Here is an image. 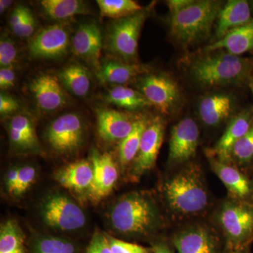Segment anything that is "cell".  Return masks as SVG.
Wrapping results in <instances>:
<instances>
[{
  "mask_svg": "<svg viewBox=\"0 0 253 253\" xmlns=\"http://www.w3.org/2000/svg\"><path fill=\"white\" fill-rule=\"evenodd\" d=\"M31 12V10L26 6H18L16 7L10 18V26L11 28L13 29L19 26Z\"/></svg>",
  "mask_w": 253,
  "mask_h": 253,
  "instance_id": "41",
  "label": "cell"
},
{
  "mask_svg": "<svg viewBox=\"0 0 253 253\" xmlns=\"http://www.w3.org/2000/svg\"><path fill=\"white\" fill-rule=\"evenodd\" d=\"M141 71L142 69L134 65L107 60L100 65L96 76L103 83L121 86L130 81Z\"/></svg>",
  "mask_w": 253,
  "mask_h": 253,
  "instance_id": "24",
  "label": "cell"
},
{
  "mask_svg": "<svg viewBox=\"0 0 253 253\" xmlns=\"http://www.w3.org/2000/svg\"><path fill=\"white\" fill-rule=\"evenodd\" d=\"M154 253H172L168 246L164 244L156 245L154 248Z\"/></svg>",
  "mask_w": 253,
  "mask_h": 253,
  "instance_id": "44",
  "label": "cell"
},
{
  "mask_svg": "<svg viewBox=\"0 0 253 253\" xmlns=\"http://www.w3.org/2000/svg\"><path fill=\"white\" fill-rule=\"evenodd\" d=\"M103 38L99 26L94 23L81 24L72 40L73 52L95 67L99 68Z\"/></svg>",
  "mask_w": 253,
  "mask_h": 253,
  "instance_id": "14",
  "label": "cell"
},
{
  "mask_svg": "<svg viewBox=\"0 0 253 253\" xmlns=\"http://www.w3.org/2000/svg\"><path fill=\"white\" fill-rule=\"evenodd\" d=\"M221 4L216 1H194L176 14L171 15L170 31L178 41L191 44L210 33L217 19Z\"/></svg>",
  "mask_w": 253,
  "mask_h": 253,
  "instance_id": "3",
  "label": "cell"
},
{
  "mask_svg": "<svg viewBox=\"0 0 253 253\" xmlns=\"http://www.w3.org/2000/svg\"><path fill=\"white\" fill-rule=\"evenodd\" d=\"M55 177L68 189L77 191L89 190L94 181V168L89 161H80L60 169Z\"/></svg>",
  "mask_w": 253,
  "mask_h": 253,
  "instance_id": "20",
  "label": "cell"
},
{
  "mask_svg": "<svg viewBox=\"0 0 253 253\" xmlns=\"http://www.w3.org/2000/svg\"><path fill=\"white\" fill-rule=\"evenodd\" d=\"M231 253H245L241 252V251H234V252H232Z\"/></svg>",
  "mask_w": 253,
  "mask_h": 253,
  "instance_id": "48",
  "label": "cell"
},
{
  "mask_svg": "<svg viewBox=\"0 0 253 253\" xmlns=\"http://www.w3.org/2000/svg\"><path fill=\"white\" fill-rule=\"evenodd\" d=\"M163 135L164 122L162 118H154L143 133L139 152L134 159V172L135 174H143L154 167L162 146Z\"/></svg>",
  "mask_w": 253,
  "mask_h": 253,
  "instance_id": "12",
  "label": "cell"
},
{
  "mask_svg": "<svg viewBox=\"0 0 253 253\" xmlns=\"http://www.w3.org/2000/svg\"><path fill=\"white\" fill-rule=\"evenodd\" d=\"M251 8L245 0H231L221 8L217 17L216 36L217 41L229 32L251 21Z\"/></svg>",
  "mask_w": 253,
  "mask_h": 253,
  "instance_id": "19",
  "label": "cell"
},
{
  "mask_svg": "<svg viewBox=\"0 0 253 253\" xmlns=\"http://www.w3.org/2000/svg\"><path fill=\"white\" fill-rule=\"evenodd\" d=\"M211 163L214 172L231 195L237 198H244L249 195V181L237 169L219 160L212 159Z\"/></svg>",
  "mask_w": 253,
  "mask_h": 253,
  "instance_id": "25",
  "label": "cell"
},
{
  "mask_svg": "<svg viewBox=\"0 0 253 253\" xmlns=\"http://www.w3.org/2000/svg\"><path fill=\"white\" fill-rule=\"evenodd\" d=\"M18 168H12L8 171L6 176V185L8 191L14 194L18 182Z\"/></svg>",
  "mask_w": 253,
  "mask_h": 253,
  "instance_id": "42",
  "label": "cell"
},
{
  "mask_svg": "<svg viewBox=\"0 0 253 253\" xmlns=\"http://www.w3.org/2000/svg\"><path fill=\"white\" fill-rule=\"evenodd\" d=\"M192 0H170L168 1V6L171 15L179 12L193 2Z\"/></svg>",
  "mask_w": 253,
  "mask_h": 253,
  "instance_id": "43",
  "label": "cell"
},
{
  "mask_svg": "<svg viewBox=\"0 0 253 253\" xmlns=\"http://www.w3.org/2000/svg\"><path fill=\"white\" fill-rule=\"evenodd\" d=\"M74 246L66 240L56 237L43 238L38 241L35 253H74Z\"/></svg>",
  "mask_w": 253,
  "mask_h": 253,
  "instance_id": "32",
  "label": "cell"
},
{
  "mask_svg": "<svg viewBox=\"0 0 253 253\" xmlns=\"http://www.w3.org/2000/svg\"><path fill=\"white\" fill-rule=\"evenodd\" d=\"M139 86L150 104L165 114L171 112L179 101L177 84L166 76L149 75L141 79Z\"/></svg>",
  "mask_w": 253,
  "mask_h": 253,
  "instance_id": "8",
  "label": "cell"
},
{
  "mask_svg": "<svg viewBox=\"0 0 253 253\" xmlns=\"http://www.w3.org/2000/svg\"><path fill=\"white\" fill-rule=\"evenodd\" d=\"M41 213L46 224L58 230H77L86 222L83 210L62 194H53L46 198L42 205Z\"/></svg>",
  "mask_w": 253,
  "mask_h": 253,
  "instance_id": "5",
  "label": "cell"
},
{
  "mask_svg": "<svg viewBox=\"0 0 253 253\" xmlns=\"http://www.w3.org/2000/svg\"><path fill=\"white\" fill-rule=\"evenodd\" d=\"M219 220L233 244L244 242L253 233V211L242 205L226 203L221 208Z\"/></svg>",
  "mask_w": 253,
  "mask_h": 253,
  "instance_id": "10",
  "label": "cell"
},
{
  "mask_svg": "<svg viewBox=\"0 0 253 253\" xmlns=\"http://www.w3.org/2000/svg\"><path fill=\"white\" fill-rule=\"evenodd\" d=\"M18 101L14 98L1 93L0 94V113L1 115L9 114L18 109Z\"/></svg>",
  "mask_w": 253,
  "mask_h": 253,
  "instance_id": "40",
  "label": "cell"
},
{
  "mask_svg": "<svg viewBox=\"0 0 253 253\" xmlns=\"http://www.w3.org/2000/svg\"><path fill=\"white\" fill-rule=\"evenodd\" d=\"M30 89L38 107L44 111H53L66 104V98L57 78L49 74L40 75L32 81Z\"/></svg>",
  "mask_w": 253,
  "mask_h": 253,
  "instance_id": "15",
  "label": "cell"
},
{
  "mask_svg": "<svg viewBox=\"0 0 253 253\" xmlns=\"http://www.w3.org/2000/svg\"><path fill=\"white\" fill-rule=\"evenodd\" d=\"M101 16L123 18L142 11V7L132 0H98Z\"/></svg>",
  "mask_w": 253,
  "mask_h": 253,
  "instance_id": "30",
  "label": "cell"
},
{
  "mask_svg": "<svg viewBox=\"0 0 253 253\" xmlns=\"http://www.w3.org/2000/svg\"><path fill=\"white\" fill-rule=\"evenodd\" d=\"M199 139V126L194 120L190 118L181 120L171 131L169 161L180 163L192 158L196 154Z\"/></svg>",
  "mask_w": 253,
  "mask_h": 253,
  "instance_id": "11",
  "label": "cell"
},
{
  "mask_svg": "<svg viewBox=\"0 0 253 253\" xmlns=\"http://www.w3.org/2000/svg\"><path fill=\"white\" fill-rule=\"evenodd\" d=\"M164 193L169 207L179 214H196L208 205L207 191L196 168H186L166 181Z\"/></svg>",
  "mask_w": 253,
  "mask_h": 253,
  "instance_id": "1",
  "label": "cell"
},
{
  "mask_svg": "<svg viewBox=\"0 0 253 253\" xmlns=\"http://www.w3.org/2000/svg\"><path fill=\"white\" fill-rule=\"evenodd\" d=\"M231 156L241 163H246L253 157V124L249 130L234 144Z\"/></svg>",
  "mask_w": 253,
  "mask_h": 253,
  "instance_id": "33",
  "label": "cell"
},
{
  "mask_svg": "<svg viewBox=\"0 0 253 253\" xmlns=\"http://www.w3.org/2000/svg\"><path fill=\"white\" fill-rule=\"evenodd\" d=\"M91 163L94 168V181L89 191L93 199H104L111 192L118 180L117 167L111 155L91 151Z\"/></svg>",
  "mask_w": 253,
  "mask_h": 253,
  "instance_id": "13",
  "label": "cell"
},
{
  "mask_svg": "<svg viewBox=\"0 0 253 253\" xmlns=\"http://www.w3.org/2000/svg\"><path fill=\"white\" fill-rule=\"evenodd\" d=\"M251 126L248 113H241L231 121L214 149L219 161L225 163L230 159L234 144L249 130Z\"/></svg>",
  "mask_w": 253,
  "mask_h": 253,
  "instance_id": "21",
  "label": "cell"
},
{
  "mask_svg": "<svg viewBox=\"0 0 253 253\" xmlns=\"http://www.w3.org/2000/svg\"><path fill=\"white\" fill-rule=\"evenodd\" d=\"M83 122L76 113H67L56 118L46 131V139L54 151L66 154L76 151L83 139Z\"/></svg>",
  "mask_w": 253,
  "mask_h": 253,
  "instance_id": "7",
  "label": "cell"
},
{
  "mask_svg": "<svg viewBox=\"0 0 253 253\" xmlns=\"http://www.w3.org/2000/svg\"><path fill=\"white\" fill-rule=\"evenodd\" d=\"M17 51L9 38L1 37L0 41V65L1 68L12 67L16 61Z\"/></svg>",
  "mask_w": 253,
  "mask_h": 253,
  "instance_id": "34",
  "label": "cell"
},
{
  "mask_svg": "<svg viewBox=\"0 0 253 253\" xmlns=\"http://www.w3.org/2000/svg\"><path fill=\"white\" fill-rule=\"evenodd\" d=\"M149 125L146 118L134 121L132 130L121 141L119 146V159L123 165H126L135 159L139 152L143 133Z\"/></svg>",
  "mask_w": 253,
  "mask_h": 253,
  "instance_id": "28",
  "label": "cell"
},
{
  "mask_svg": "<svg viewBox=\"0 0 253 253\" xmlns=\"http://www.w3.org/2000/svg\"><path fill=\"white\" fill-rule=\"evenodd\" d=\"M41 4L45 14L55 20L67 19L89 13L84 2L78 0H43Z\"/></svg>",
  "mask_w": 253,
  "mask_h": 253,
  "instance_id": "26",
  "label": "cell"
},
{
  "mask_svg": "<svg viewBox=\"0 0 253 253\" xmlns=\"http://www.w3.org/2000/svg\"><path fill=\"white\" fill-rule=\"evenodd\" d=\"M36 28V21L32 12L28 15L27 17L23 20V22L17 27L13 28L16 36L21 38H27L32 36L35 32Z\"/></svg>",
  "mask_w": 253,
  "mask_h": 253,
  "instance_id": "38",
  "label": "cell"
},
{
  "mask_svg": "<svg viewBox=\"0 0 253 253\" xmlns=\"http://www.w3.org/2000/svg\"><path fill=\"white\" fill-rule=\"evenodd\" d=\"M106 100L111 104L131 111L151 105L141 92L123 85L115 86L109 91Z\"/></svg>",
  "mask_w": 253,
  "mask_h": 253,
  "instance_id": "29",
  "label": "cell"
},
{
  "mask_svg": "<svg viewBox=\"0 0 253 253\" xmlns=\"http://www.w3.org/2000/svg\"><path fill=\"white\" fill-rule=\"evenodd\" d=\"M146 18V13L141 11L114 22L108 36L109 49L126 61L134 59L137 55L139 34Z\"/></svg>",
  "mask_w": 253,
  "mask_h": 253,
  "instance_id": "6",
  "label": "cell"
},
{
  "mask_svg": "<svg viewBox=\"0 0 253 253\" xmlns=\"http://www.w3.org/2000/svg\"><path fill=\"white\" fill-rule=\"evenodd\" d=\"M249 68L246 60L221 51L197 60L191 67V73L201 84L212 86L242 81L249 74Z\"/></svg>",
  "mask_w": 253,
  "mask_h": 253,
  "instance_id": "4",
  "label": "cell"
},
{
  "mask_svg": "<svg viewBox=\"0 0 253 253\" xmlns=\"http://www.w3.org/2000/svg\"><path fill=\"white\" fill-rule=\"evenodd\" d=\"M199 110L205 124L217 126L230 116L233 111L232 101L227 95H211L201 101Z\"/></svg>",
  "mask_w": 253,
  "mask_h": 253,
  "instance_id": "23",
  "label": "cell"
},
{
  "mask_svg": "<svg viewBox=\"0 0 253 253\" xmlns=\"http://www.w3.org/2000/svg\"><path fill=\"white\" fill-rule=\"evenodd\" d=\"M13 1L9 0H1L0 1V13L3 14L8 8L12 4Z\"/></svg>",
  "mask_w": 253,
  "mask_h": 253,
  "instance_id": "45",
  "label": "cell"
},
{
  "mask_svg": "<svg viewBox=\"0 0 253 253\" xmlns=\"http://www.w3.org/2000/svg\"><path fill=\"white\" fill-rule=\"evenodd\" d=\"M16 75L12 67L1 68L0 70V87L6 89L14 85Z\"/></svg>",
  "mask_w": 253,
  "mask_h": 253,
  "instance_id": "39",
  "label": "cell"
},
{
  "mask_svg": "<svg viewBox=\"0 0 253 253\" xmlns=\"http://www.w3.org/2000/svg\"><path fill=\"white\" fill-rule=\"evenodd\" d=\"M158 221L154 203L139 194L124 196L115 204L111 213L113 227L123 234H146L156 229Z\"/></svg>",
  "mask_w": 253,
  "mask_h": 253,
  "instance_id": "2",
  "label": "cell"
},
{
  "mask_svg": "<svg viewBox=\"0 0 253 253\" xmlns=\"http://www.w3.org/2000/svg\"><path fill=\"white\" fill-rule=\"evenodd\" d=\"M14 253H23V250L22 249L19 250V251H16V252Z\"/></svg>",
  "mask_w": 253,
  "mask_h": 253,
  "instance_id": "47",
  "label": "cell"
},
{
  "mask_svg": "<svg viewBox=\"0 0 253 253\" xmlns=\"http://www.w3.org/2000/svg\"><path fill=\"white\" fill-rule=\"evenodd\" d=\"M250 87H251V90H252L253 93V80H251V82H250Z\"/></svg>",
  "mask_w": 253,
  "mask_h": 253,
  "instance_id": "46",
  "label": "cell"
},
{
  "mask_svg": "<svg viewBox=\"0 0 253 253\" xmlns=\"http://www.w3.org/2000/svg\"><path fill=\"white\" fill-rule=\"evenodd\" d=\"M113 253H148L146 248L139 245L125 242L113 238H109Z\"/></svg>",
  "mask_w": 253,
  "mask_h": 253,
  "instance_id": "36",
  "label": "cell"
},
{
  "mask_svg": "<svg viewBox=\"0 0 253 253\" xmlns=\"http://www.w3.org/2000/svg\"><path fill=\"white\" fill-rule=\"evenodd\" d=\"M10 141L14 147L25 151L39 149V142L33 121L25 115H17L8 126Z\"/></svg>",
  "mask_w": 253,
  "mask_h": 253,
  "instance_id": "22",
  "label": "cell"
},
{
  "mask_svg": "<svg viewBox=\"0 0 253 253\" xmlns=\"http://www.w3.org/2000/svg\"><path fill=\"white\" fill-rule=\"evenodd\" d=\"M86 253H113L109 238L102 234H95L91 239Z\"/></svg>",
  "mask_w": 253,
  "mask_h": 253,
  "instance_id": "37",
  "label": "cell"
},
{
  "mask_svg": "<svg viewBox=\"0 0 253 253\" xmlns=\"http://www.w3.org/2000/svg\"><path fill=\"white\" fill-rule=\"evenodd\" d=\"M253 49V20L232 30L224 38L205 48L206 52L224 50L239 56Z\"/></svg>",
  "mask_w": 253,
  "mask_h": 253,
  "instance_id": "18",
  "label": "cell"
},
{
  "mask_svg": "<svg viewBox=\"0 0 253 253\" xmlns=\"http://www.w3.org/2000/svg\"><path fill=\"white\" fill-rule=\"evenodd\" d=\"M69 46L68 31L60 24L43 28L30 40L28 49L32 56L54 59L66 54Z\"/></svg>",
  "mask_w": 253,
  "mask_h": 253,
  "instance_id": "9",
  "label": "cell"
},
{
  "mask_svg": "<svg viewBox=\"0 0 253 253\" xmlns=\"http://www.w3.org/2000/svg\"><path fill=\"white\" fill-rule=\"evenodd\" d=\"M36 171L31 166L18 168V182L14 194L20 196L27 191L36 179Z\"/></svg>",
  "mask_w": 253,
  "mask_h": 253,
  "instance_id": "35",
  "label": "cell"
},
{
  "mask_svg": "<svg viewBox=\"0 0 253 253\" xmlns=\"http://www.w3.org/2000/svg\"><path fill=\"white\" fill-rule=\"evenodd\" d=\"M23 234L14 221H7L0 231V253H14L22 249Z\"/></svg>",
  "mask_w": 253,
  "mask_h": 253,
  "instance_id": "31",
  "label": "cell"
},
{
  "mask_svg": "<svg viewBox=\"0 0 253 253\" xmlns=\"http://www.w3.org/2000/svg\"><path fill=\"white\" fill-rule=\"evenodd\" d=\"M59 78L68 90L78 96H84L90 89V79L86 69L79 64H72L63 68Z\"/></svg>",
  "mask_w": 253,
  "mask_h": 253,
  "instance_id": "27",
  "label": "cell"
},
{
  "mask_svg": "<svg viewBox=\"0 0 253 253\" xmlns=\"http://www.w3.org/2000/svg\"><path fill=\"white\" fill-rule=\"evenodd\" d=\"M179 253H216L217 242L207 229L201 226L179 233L173 240Z\"/></svg>",
  "mask_w": 253,
  "mask_h": 253,
  "instance_id": "17",
  "label": "cell"
},
{
  "mask_svg": "<svg viewBox=\"0 0 253 253\" xmlns=\"http://www.w3.org/2000/svg\"><path fill=\"white\" fill-rule=\"evenodd\" d=\"M134 123L118 111L110 109L98 111V132L104 141L109 142L123 141L132 130Z\"/></svg>",
  "mask_w": 253,
  "mask_h": 253,
  "instance_id": "16",
  "label": "cell"
}]
</instances>
